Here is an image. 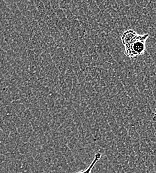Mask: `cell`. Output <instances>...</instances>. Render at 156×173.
I'll return each mask as SVG.
<instances>
[{"mask_svg":"<svg viewBox=\"0 0 156 173\" xmlns=\"http://www.w3.org/2000/svg\"><path fill=\"white\" fill-rule=\"evenodd\" d=\"M149 36L148 34H138L133 30L125 31L121 37L124 48V54L130 58L144 55L146 50L145 43Z\"/></svg>","mask_w":156,"mask_h":173,"instance_id":"1","label":"cell"},{"mask_svg":"<svg viewBox=\"0 0 156 173\" xmlns=\"http://www.w3.org/2000/svg\"><path fill=\"white\" fill-rule=\"evenodd\" d=\"M101 157H102L101 153H100V152L96 153L95 154V155H94L93 161L91 163V165H90L88 166V168H87V169L84 170V171H79V172H76V173H92V169L94 168V166L96 165V164L99 161H100Z\"/></svg>","mask_w":156,"mask_h":173,"instance_id":"2","label":"cell"},{"mask_svg":"<svg viewBox=\"0 0 156 173\" xmlns=\"http://www.w3.org/2000/svg\"><path fill=\"white\" fill-rule=\"evenodd\" d=\"M152 119H153V121H154L155 123H156V108H155V113H154V115H153Z\"/></svg>","mask_w":156,"mask_h":173,"instance_id":"3","label":"cell"}]
</instances>
